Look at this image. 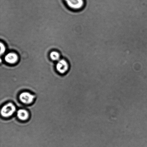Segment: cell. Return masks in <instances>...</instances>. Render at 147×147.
Segmentation results:
<instances>
[{"mask_svg":"<svg viewBox=\"0 0 147 147\" xmlns=\"http://www.w3.org/2000/svg\"><path fill=\"white\" fill-rule=\"evenodd\" d=\"M36 96L34 93L28 90H24L20 92L17 96V102L16 104L17 107L19 108L24 106H29L35 102Z\"/></svg>","mask_w":147,"mask_h":147,"instance_id":"6da1fadb","label":"cell"},{"mask_svg":"<svg viewBox=\"0 0 147 147\" xmlns=\"http://www.w3.org/2000/svg\"><path fill=\"white\" fill-rule=\"evenodd\" d=\"M17 109L16 105L13 102H7L1 106V117L5 119H11L15 116Z\"/></svg>","mask_w":147,"mask_h":147,"instance_id":"7a4b0ae2","label":"cell"},{"mask_svg":"<svg viewBox=\"0 0 147 147\" xmlns=\"http://www.w3.org/2000/svg\"><path fill=\"white\" fill-rule=\"evenodd\" d=\"M15 116L20 121L26 122L30 120L31 114L28 109L25 108H21L17 109Z\"/></svg>","mask_w":147,"mask_h":147,"instance_id":"3957f363","label":"cell"},{"mask_svg":"<svg viewBox=\"0 0 147 147\" xmlns=\"http://www.w3.org/2000/svg\"><path fill=\"white\" fill-rule=\"evenodd\" d=\"M70 8L76 11L83 9L86 5L85 0H64Z\"/></svg>","mask_w":147,"mask_h":147,"instance_id":"277c9868","label":"cell"},{"mask_svg":"<svg viewBox=\"0 0 147 147\" xmlns=\"http://www.w3.org/2000/svg\"><path fill=\"white\" fill-rule=\"evenodd\" d=\"M56 69L57 72L60 74L64 75L68 71L69 64L65 60H59L56 65Z\"/></svg>","mask_w":147,"mask_h":147,"instance_id":"5b68a950","label":"cell"},{"mask_svg":"<svg viewBox=\"0 0 147 147\" xmlns=\"http://www.w3.org/2000/svg\"><path fill=\"white\" fill-rule=\"evenodd\" d=\"M4 60L8 64H15L18 61V55L15 53H9L5 56Z\"/></svg>","mask_w":147,"mask_h":147,"instance_id":"8992f818","label":"cell"},{"mask_svg":"<svg viewBox=\"0 0 147 147\" xmlns=\"http://www.w3.org/2000/svg\"><path fill=\"white\" fill-rule=\"evenodd\" d=\"M50 57L53 61H59L60 58V55L57 51H53L50 54Z\"/></svg>","mask_w":147,"mask_h":147,"instance_id":"52a82bcc","label":"cell"},{"mask_svg":"<svg viewBox=\"0 0 147 147\" xmlns=\"http://www.w3.org/2000/svg\"><path fill=\"white\" fill-rule=\"evenodd\" d=\"M0 46H1V56L4 54L5 53L6 49L5 46L2 42H1L0 44Z\"/></svg>","mask_w":147,"mask_h":147,"instance_id":"ba28073f","label":"cell"}]
</instances>
